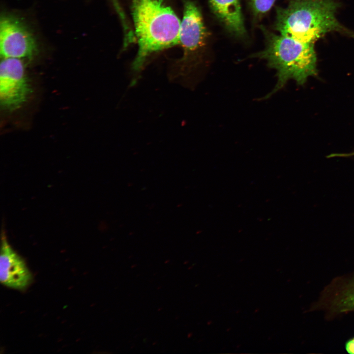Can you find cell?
<instances>
[{
    "label": "cell",
    "mask_w": 354,
    "mask_h": 354,
    "mask_svg": "<svg viewBox=\"0 0 354 354\" xmlns=\"http://www.w3.org/2000/svg\"><path fill=\"white\" fill-rule=\"evenodd\" d=\"M30 88L22 59L2 58L0 65V101L5 110L13 111L27 101Z\"/></svg>",
    "instance_id": "5b68a950"
},
{
    "label": "cell",
    "mask_w": 354,
    "mask_h": 354,
    "mask_svg": "<svg viewBox=\"0 0 354 354\" xmlns=\"http://www.w3.org/2000/svg\"><path fill=\"white\" fill-rule=\"evenodd\" d=\"M132 14L138 46L133 67L138 70L152 54L179 44L180 21L162 0H132Z\"/></svg>",
    "instance_id": "6da1fadb"
},
{
    "label": "cell",
    "mask_w": 354,
    "mask_h": 354,
    "mask_svg": "<svg viewBox=\"0 0 354 354\" xmlns=\"http://www.w3.org/2000/svg\"><path fill=\"white\" fill-rule=\"evenodd\" d=\"M211 8L225 27L232 34L243 36L246 33L239 0H208Z\"/></svg>",
    "instance_id": "ba28073f"
},
{
    "label": "cell",
    "mask_w": 354,
    "mask_h": 354,
    "mask_svg": "<svg viewBox=\"0 0 354 354\" xmlns=\"http://www.w3.org/2000/svg\"><path fill=\"white\" fill-rule=\"evenodd\" d=\"M345 349L349 354H354V337L346 342Z\"/></svg>",
    "instance_id": "8fae6325"
},
{
    "label": "cell",
    "mask_w": 354,
    "mask_h": 354,
    "mask_svg": "<svg viewBox=\"0 0 354 354\" xmlns=\"http://www.w3.org/2000/svg\"><path fill=\"white\" fill-rule=\"evenodd\" d=\"M206 37L207 31L199 8L193 1L185 0L179 31V44L185 55L203 47Z\"/></svg>",
    "instance_id": "52a82bcc"
},
{
    "label": "cell",
    "mask_w": 354,
    "mask_h": 354,
    "mask_svg": "<svg viewBox=\"0 0 354 354\" xmlns=\"http://www.w3.org/2000/svg\"><path fill=\"white\" fill-rule=\"evenodd\" d=\"M38 51L37 40L25 22L12 14H1L0 19L1 58L30 59Z\"/></svg>",
    "instance_id": "277c9868"
},
{
    "label": "cell",
    "mask_w": 354,
    "mask_h": 354,
    "mask_svg": "<svg viewBox=\"0 0 354 354\" xmlns=\"http://www.w3.org/2000/svg\"><path fill=\"white\" fill-rule=\"evenodd\" d=\"M265 48L253 56L265 60L268 66L277 71V82L265 98L281 89L290 79L303 85L307 78L317 74V58L314 43L269 33Z\"/></svg>",
    "instance_id": "3957f363"
},
{
    "label": "cell",
    "mask_w": 354,
    "mask_h": 354,
    "mask_svg": "<svg viewBox=\"0 0 354 354\" xmlns=\"http://www.w3.org/2000/svg\"><path fill=\"white\" fill-rule=\"evenodd\" d=\"M326 307L336 313L354 310V278L340 286L328 297Z\"/></svg>",
    "instance_id": "9c48e42d"
},
{
    "label": "cell",
    "mask_w": 354,
    "mask_h": 354,
    "mask_svg": "<svg viewBox=\"0 0 354 354\" xmlns=\"http://www.w3.org/2000/svg\"><path fill=\"white\" fill-rule=\"evenodd\" d=\"M276 0H250L253 12L256 15H262L268 12Z\"/></svg>",
    "instance_id": "30bf717a"
},
{
    "label": "cell",
    "mask_w": 354,
    "mask_h": 354,
    "mask_svg": "<svg viewBox=\"0 0 354 354\" xmlns=\"http://www.w3.org/2000/svg\"><path fill=\"white\" fill-rule=\"evenodd\" d=\"M32 275L23 258L12 248L2 232L0 254V281L3 286L19 290L27 288Z\"/></svg>",
    "instance_id": "8992f818"
},
{
    "label": "cell",
    "mask_w": 354,
    "mask_h": 354,
    "mask_svg": "<svg viewBox=\"0 0 354 354\" xmlns=\"http://www.w3.org/2000/svg\"><path fill=\"white\" fill-rule=\"evenodd\" d=\"M338 7L334 0H292L277 9L275 30L283 36L314 43L328 32L345 30L336 17Z\"/></svg>",
    "instance_id": "7a4b0ae2"
}]
</instances>
